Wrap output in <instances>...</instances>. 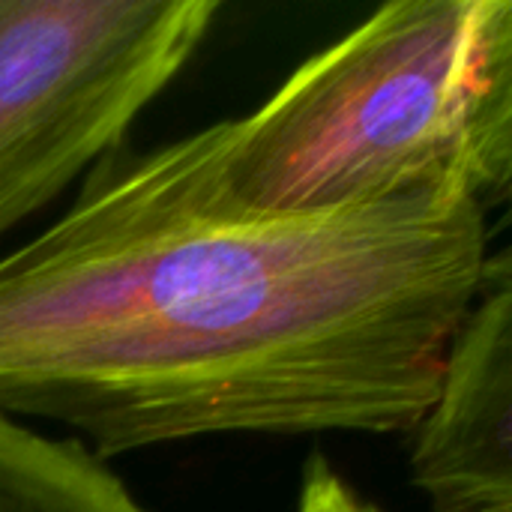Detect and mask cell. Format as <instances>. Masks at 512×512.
Wrapping results in <instances>:
<instances>
[{
  "label": "cell",
  "mask_w": 512,
  "mask_h": 512,
  "mask_svg": "<svg viewBox=\"0 0 512 512\" xmlns=\"http://www.w3.org/2000/svg\"><path fill=\"white\" fill-rule=\"evenodd\" d=\"M297 512H378L372 504L360 501L354 489L321 459H309L303 474L300 510Z\"/></svg>",
  "instance_id": "6"
},
{
  "label": "cell",
  "mask_w": 512,
  "mask_h": 512,
  "mask_svg": "<svg viewBox=\"0 0 512 512\" xmlns=\"http://www.w3.org/2000/svg\"><path fill=\"white\" fill-rule=\"evenodd\" d=\"M512 264L492 252L456 330L432 405L414 432L411 474L432 512H512Z\"/></svg>",
  "instance_id": "4"
},
{
  "label": "cell",
  "mask_w": 512,
  "mask_h": 512,
  "mask_svg": "<svg viewBox=\"0 0 512 512\" xmlns=\"http://www.w3.org/2000/svg\"><path fill=\"white\" fill-rule=\"evenodd\" d=\"M0 512H153L78 441L0 417Z\"/></svg>",
  "instance_id": "5"
},
{
  "label": "cell",
  "mask_w": 512,
  "mask_h": 512,
  "mask_svg": "<svg viewBox=\"0 0 512 512\" xmlns=\"http://www.w3.org/2000/svg\"><path fill=\"white\" fill-rule=\"evenodd\" d=\"M219 0H0V237L111 156Z\"/></svg>",
  "instance_id": "3"
},
{
  "label": "cell",
  "mask_w": 512,
  "mask_h": 512,
  "mask_svg": "<svg viewBox=\"0 0 512 512\" xmlns=\"http://www.w3.org/2000/svg\"><path fill=\"white\" fill-rule=\"evenodd\" d=\"M486 207L312 216L216 198L204 129L105 156L0 258V417L96 456L237 432H411L489 261Z\"/></svg>",
  "instance_id": "1"
},
{
  "label": "cell",
  "mask_w": 512,
  "mask_h": 512,
  "mask_svg": "<svg viewBox=\"0 0 512 512\" xmlns=\"http://www.w3.org/2000/svg\"><path fill=\"white\" fill-rule=\"evenodd\" d=\"M219 201L312 216L402 198L504 201L512 0H405L309 57L252 114L204 129Z\"/></svg>",
  "instance_id": "2"
}]
</instances>
